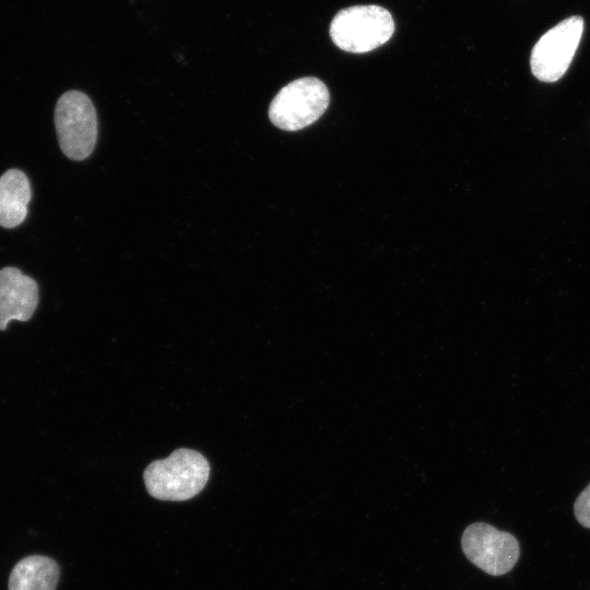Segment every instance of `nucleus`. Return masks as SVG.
Segmentation results:
<instances>
[{"instance_id":"obj_1","label":"nucleus","mask_w":590,"mask_h":590,"mask_svg":"<svg viewBox=\"0 0 590 590\" xmlns=\"http://www.w3.org/2000/svg\"><path fill=\"white\" fill-rule=\"evenodd\" d=\"M210 475L208 460L198 451L180 448L150 463L143 474L149 494L161 500H188L199 494Z\"/></svg>"},{"instance_id":"obj_2","label":"nucleus","mask_w":590,"mask_h":590,"mask_svg":"<svg viewBox=\"0 0 590 590\" xmlns=\"http://www.w3.org/2000/svg\"><path fill=\"white\" fill-rule=\"evenodd\" d=\"M394 22L382 7L354 5L339 11L330 24V36L342 50L364 54L387 43Z\"/></svg>"},{"instance_id":"obj_3","label":"nucleus","mask_w":590,"mask_h":590,"mask_svg":"<svg viewBox=\"0 0 590 590\" xmlns=\"http://www.w3.org/2000/svg\"><path fill=\"white\" fill-rule=\"evenodd\" d=\"M329 101L328 87L321 80L300 78L279 91L269 106V118L279 129L297 131L317 121Z\"/></svg>"},{"instance_id":"obj_4","label":"nucleus","mask_w":590,"mask_h":590,"mask_svg":"<svg viewBox=\"0 0 590 590\" xmlns=\"http://www.w3.org/2000/svg\"><path fill=\"white\" fill-rule=\"evenodd\" d=\"M55 126L63 154L82 161L93 152L98 133L97 115L92 101L80 91L60 96L55 109Z\"/></svg>"},{"instance_id":"obj_5","label":"nucleus","mask_w":590,"mask_h":590,"mask_svg":"<svg viewBox=\"0 0 590 590\" xmlns=\"http://www.w3.org/2000/svg\"><path fill=\"white\" fill-rule=\"evenodd\" d=\"M583 32V19L573 15L548 30L534 45L532 74L542 82L558 81L569 68Z\"/></svg>"},{"instance_id":"obj_6","label":"nucleus","mask_w":590,"mask_h":590,"mask_svg":"<svg viewBox=\"0 0 590 590\" xmlns=\"http://www.w3.org/2000/svg\"><path fill=\"white\" fill-rule=\"evenodd\" d=\"M461 546L471 563L493 576L511 570L520 554L512 534L484 522L472 523L464 530Z\"/></svg>"},{"instance_id":"obj_7","label":"nucleus","mask_w":590,"mask_h":590,"mask_svg":"<svg viewBox=\"0 0 590 590\" xmlns=\"http://www.w3.org/2000/svg\"><path fill=\"white\" fill-rule=\"evenodd\" d=\"M38 304L37 283L13 267L0 270V330L11 320L27 321Z\"/></svg>"},{"instance_id":"obj_8","label":"nucleus","mask_w":590,"mask_h":590,"mask_svg":"<svg viewBox=\"0 0 590 590\" xmlns=\"http://www.w3.org/2000/svg\"><path fill=\"white\" fill-rule=\"evenodd\" d=\"M32 198L31 185L20 169H9L0 177V226L12 228L26 217Z\"/></svg>"},{"instance_id":"obj_9","label":"nucleus","mask_w":590,"mask_h":590,"mask_svg":"<svg viewBox=\"0 0 590 590\" xmlns=\"http://www.w3.org/2000/svg\"><path fill=\"white\" fill-rule=\"evenodd\" d=\"M59 566L50 557L33 555L20 560L11 571L9 590H55Z\"/></svg>"},{"instance_id":"obj_10","label":"nucleus","mask_w":590,"mask_h":590,"mask_svg":"<svg viewBox=\"0 0 590 590\" xmlns=\"http://www.w3.org/2000/svg\"><path fill=\"white\" fill-rule=\"evenodd\" d=\"M574 511L578 522L590 529V484L576 499Z\"/></svg>"}]
</instances>
